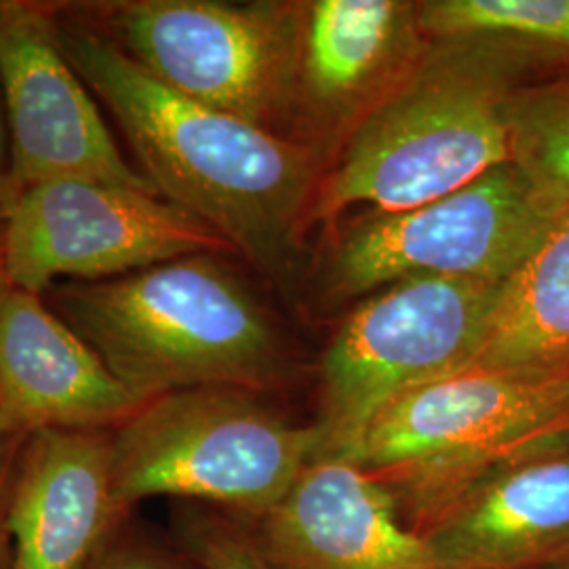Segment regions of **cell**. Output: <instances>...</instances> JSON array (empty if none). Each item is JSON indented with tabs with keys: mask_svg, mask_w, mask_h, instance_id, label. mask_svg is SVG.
Returning a JSON list of instances; mask_svg holds the SVG:
<instances>
[{
	"mask_svg": "<svg viewBox=\"0 0 569 569\" xmlns=\"http://www.w3.org/2000/svg\"><path fill=\"white\" fill-rule=\"evenodd\" d=\"M56 37L164 201L287 283L317 183L312 148L178 96L66 7L56 9Z\"/></svg>",
	"mask_w": 569,
	"mask_h": 569,
	"instance_id": "6da1fadb",
	"label": "cell"
},
{
	"mask_svg": "<svg viewBox=\"0 0 569 569\" xmlns=\"http://www.w3.org/2000/svg\"><path fill=\"white\" fill-rule=\"evenodd\" d=\"M563 77L566 68L512 42L430 39L406 79L348 133L319 186L315 218L331 220L355 204L406 211L509 163L515 96Z\"/></svg>",
	"mask_w": 569,
	"mask_h": 569,
	"instance_id": "7a4b0ae2",
	"label": "cell"
},
{
	"mask_svg": "<svg viewBox=\"0 0 569 569\" xmlns=\"http://www.w3.org/2000/svg\"><path fill=\"white\" fill-rule=\"evenodd\" d=\"M49 296V308L143 401L199 387L266 392L289 376L268 310L216 253Z\"/></svg>",
	"mask_w": 569,
	"mask_h": 569,
	"instance_id": "3957f363",
	"label": "cell"
},
{
	"mask_svg": "<svg viewBox=\"0 0 569 569\" xmlns=\"http://www.w3.org/2000/svg\"><path fill=\"white\" fill-rule=\"evenodd\" d=\"M569 439V367L468 366L388 403L352 462L425 536L483 477L536 449Z\"/></svg>",
	"mask_w": 569,
	"mask_h": 569,
	"instance_id": "277c9868",
	"label": "cell"
},
{
	"mask_svg": "<svg viewBox=\"0 0 569 569\" xmlns=\"http://www.w3.org/2000/svg\"><path fill=\"white\" fill-rule=\"evenodd\" d=\"M319 453L315 425H296L262 392L173 390L112 430V496L122 519L154 496L197 500L253 526Z\"/></svg>",
	"mask_w": 569,
	"mask_h": 569,
	"instance_id": "5b68a950",
	"label": "cell"
},
{
	"mask_svg": "<svg viewBox=\"0 0 569 569\" xmlns=\"http://www.w3.org/2000/svg\"><path fill=\"white\" fill-rule=\"evenodd\" d=\"M72 7L190 102L274 133L298 103L300 4L110 0Z\"/></svg>",
	"mask_w": 569,
	"mask_h": 569,
	"instance_id": "8992f818",
	"label": "cell"
},
{
	"mask_svg": "<svg viewBox=\"0 0 569 569\" xmlns=\"http://www.w3.org/2000/svg\"><path fill=\"white\" fill-rule=\"evenodd\" d=\"M502 283L409 277L359 306L321 359L317 458L352 460L397 397L475 361Z\"/></svg>",
	"mask_w": 569,
	"mask_h": 569,
	"instance_id": "52a82bcc",
	"label": "cell"
},
{
	"mask_svg": "<svg viewBox=\"0 0 569 569\" xmlns=\"http://www.w3.org/2000/svg\"><path fill=\"white\" fill-rule=\"evenodd\" d=\"M561 211L509 161L446 197L350 222L327 279L340 298L420 274L505 283Z\"/></svg>",
	"mask_w": 569,
	"mask_h": 569,
	"instance_id": "ba28073f",
	"label": "cell"
},
{
	"mask_svg": "<svg viewBox=\"0 0 569 569\" xmlns=\"http://www.w3.org/2000/svg\"><path fill=\"white\" fill-rule=\"evenodd\" d=\"M194 253H234L209 226L154 192L81 178L21 192L4 222L0 262L42 296L60 277L98 283Z\"/></svg>",
	"mask_w": 569,
	"mask_h": 569,
	"instance_id": "9c48e42d",
	"label": "cell"
},
{
	"mask_svg": "<svg viewBox=\"0 0 569 569\" xmlns=\"http://www.w3.org/2000/svg\"><path fill=\"white\" fill-rule=\"evenodd\" d=\"M0 96L21 192L81 178L159 194L127 163L96 96L63 58L53 7L0 0Z\"/></svg>",
	"mask_w": 569,
	"mask_h": 569,
	"instance_id": "30bf717a",
	"label": "cell"
},
{
	"mask_svg": "<svg viewBox=\"0 0 569 569\" xmlns=\"http://www.w3.org/2000/svg\"><path fill=\"white\" fill-rule=\"evenodd\" d=\"M251 536L277 569H446L395 498L346 458H315Z\"/></svg>",
	"mask_w": 569,
	"mask_h": 569,
	"instance_id": "8fae6325",
	"label": "cell"
},
{
	"mask_svg": "<svg viewBox=\"0 0 569 569\" xmlns=\"http://www.w3.org/2000/svg\"><path fill=\"white\" fill-rule=\"evenodd\" d=\"M146 403L0 262L2 437L28 439L47 428L114 430Z\"/></svg>",
	"mask_w": 569,
	"mask_h": 569,
	"instance_id": "7c38bea8",
	"label": "cell"
},
{
	"mask_svg": "<svg viewBox=\"0 0 569 569\" xmlns=\"http://www.w3.org/2000/svg\"><path fill=\"white\" fill-rule=\"evenodd\" d=\"M112 496V430L30 435L11 479L9 569H89L122 526Z\"/></svg>",
	"mask_w": 569,
	"mask_h": 569,
	"instance_id": "4fadbf2b",
	"label": "cell"
},
{
	"mask_svg": "<svg viewBox=\"0 0 569 569\" xmlns=\"http://www.w3.org/2000/svg\"><path fill=\"white\" fill-rule=\"evenodd\" d=\"M418 2L300 4L298 103L329 129H355L427 51Z\"/></svg>",
	"mask_w": 569,
	"mask_h": 569,
	"instance_id": "5bb4252c",
	"label": "cell"
},
{
	"mask_svg": "<svg viewBox=\"0 0 569 569\" xmlns=\"http://www.w3.org/2000/svg\"><path fill=\"white\" fill-rule=\"evenodd\" d=\"M446 569H538L569 552V439L483 477L430 529Z\"/></svg>",
	"mask_w": 569,
	"mask_h": 569,
	"instance_id": "9a60e30c",
	"label": "cell"
},
{
	"mask_svg": "<svg viewBox=\"0 0 569 569\" xmlns=\"http://www.w3.org/2000/svg\"><path fill=\"white\" fill-rule=\"evenodd\" d=\"M470 366L569 367V204L502 283L486 342Z\"/></svg>",
	"mask_w": 569,
	"mask_h": 569,
	"instance_id": "2e32d148",
	"label": "cell"
},
{
	"mask_svg": "<svg viewBox=\"0 0 569 569\" xmlns=\"http://www.w3.org/2000/svg\"><path fill=\"white\" fill-rule=\"evenodd\" d=\"M418 18L428 39L512 42L569 72V0H427L418 2Z\"/></svg>",
	"mask_w": 569,
	"mask_h": 569,
	"instance_id": "e0dca14e",
	"label": "cell"
},
{
	"mask_svg": "<svg viewBox=\"0 0 569 569\" xmlns=\"http://www.w3.org/2000/svg\"><path fill=\"white\" fill-rule=\"evenodd\" d=\"M510 161L559 209L569 204V77L521 89L510 103Z\"/></svg>",
	"mask_w": 569,
	"mask_h": 569,
	"instance_id": "ac0fdd59",
	"label": "cell"
},
{
	"mask_svg": "<svg viewBox=\"0 0 569 569\" xmlns=\"http://www.w3.org/2000/svg\"><path fill=\"white\" fill-rule=\"evenodd\" d=\"M182 545L201 569H277L258 549L251 529L216 510H188L182 519Z\"/></svg>",
	"mask_w": 569,
	"mask_h": 569,
	"instance_id": "d6986e66",
	"label": "cell"
},
{
	"mask_svg": "<svg viewBox=\"0 0 569 569\" xmlns=\"http://www.w3.org/2000/svg\"><path fill=\"white\" fill-rule=\"evenodd\" d=\"M89 569H188L173 552L150 538L117 529Z\"/></svg>",
	"mask_w": 569,
	"mask_h": 569,
	"instance_id": "ffe728a7",
	"label": "cell"
},
{
	"mask_svg": "<svg viewBox=\"0 0 569 569\" xmlns=\"http://www.w3.org/2000/svg\"><path fill=\"white\" fill-rule=\"evenodd\" d=\"M20 197L21 188L16 178V169H13L11 133H9L2 96H0V224H4L9 220Z\"/></svg>",
	"mask_w": 569,
	"mask_h": 569,
	"instance_id": "44dd1931",
	"label": "cell"
},
{
	"mask_svg": "<svg viewBox=\"0 0 569 569\" xmlns=\"http://www.w3.org/2000/svg\"><path fill=\"white\" fill-rule=\"evenodd\" d=\"M26 439L20 437H2L0 435V549L7 547V526H4V512H7V498L11 479L18 465L21 446Z\"/></svg>",
	"mask_w": 569,
	"mask_h": 569,
	"instance_id": "7402d4cb",
	"label": "cell"
},
{
	"mask_svg": "<svg viewBox=\"0 0 569 569\" xmlns=\"http://www.w3.org/2000/svg\"><path fill=\"white\" fill-rule=\"evenodd\" d=\"M538 569H569V552L568 555H563V557H559V559H555V561H550L547 566H542V568Z\"/></svg>",
	"mask_w": 569,
	"mask_h": 569,
	"instance_id": "603a6c76",
	"label": "cell"
},
{
	"mask_svg": "<svg viewBox=\"0 0 569 569\" xmlns=\"http://www.w3.org/2000/svg\"><path fill=\"white\" fill-rule=\"evenodd\" d=\"M0 569H9V563H7V547L0 549Z\"/></svg>",
	"mask_w": 569,
	"mask_h": 569,
	"instance_id": "cb8c5ba5",
	"label": "cell"
},
{
	"mask_svg": "<svg viewBox=\"0 0 569 569\" xmlns=\"http://www.w3.org/2000/svg\"><path fill=\"white\" fill-rule=\"evenodd\" d=\"M2 237H4V224H0V256H2Z\"/></svg>",
	"mask_w": 569,
	"mask_h": 569,
	"instance_id": "d4e9b609",
	"label": "cell"
}]
</instances>
